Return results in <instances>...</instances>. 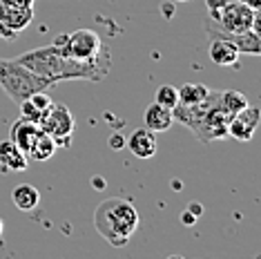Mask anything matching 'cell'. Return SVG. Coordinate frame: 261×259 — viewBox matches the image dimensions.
<instances>
[{
  "mask_svg": "<svg viewBox=\"0 0 261 259\" xmlns=\"http://www.w3.org/2000/svg\"><path fill=\"white\" fill-rule=\"evenodd\" d=\"M56 150H58L56 141L51 139L47 132H43V130H40L36 141H34V145H32V150H29V157H32L34 161H47V159L54 157Z\"/></svg>",
  "mask_w": 261,
  "mask_h": 259,
  "instance_id": "obj_16",
  "label": "cell"
},
{
  "mask_svg": "<svg viewBox=\"0 0 261 259\" xmlns=\"http://www.w3.org/2000/svg\"><path fill=\"white\" fill-rule=\"evenodd\" d=\"M3 232H5V223H3V219H0V239H3ZM3 244V241H0Z\"/></svg>",
  "mask_w": 261,
  "mask_h": 259,
  "instance_id": "obj_26",
  "label": "cell"
},
{
  "mask_svg": "<svg viewBox=\"0 0 261 259\" xmlns=\"http://www.w3.org/2000/svg\"><path fill=\"white\" fill-rule=\"evenodd\" d=\"M20 65H25L29 72L43 76V79L51 81V83H61V81H72V79H83V81H92L98 83L105 76L110 74L112 65L103 63H83L76 61L63 49V45L54 38V43L47 47H38V49H29L25 54H20L18 58Z\"/></svg>",
  "mask_w": 261,
  "mask_h": 259,
  "instance_id": "obj_1",
  "label": "cell"
},
{
  "mask_svg": "<svg viewBox=\"0 0 261 259\" xmlns=\"http://www.w3.org/2000/svg\"><path fill=\"white\" fill-rule=\"evenodd\" d=\"M38 132H40L38 123L27 121V119H22L20 116V119L16 121L14 125H11V130H9V141L29 157V150H32V145H34V141H36Z\"/></svg>",
  "mask_w": 261,
  "mask_h": 259,
  "instance_id": "obj_12",
  "label": "cell"
},
{
  "mask_svg": "<svg viewBox=\"0 0 261 259\" xmlns=\"http://www.w3.org/2000/svg\"><path fill=\"white\" fill-rule=\"evenodd\" d=\"M188 213H192V215H194V217H197V219H199V217H201V213H203V208H201V203H199V201H192V203L188 205Z\"/></svg>",
  "mask_w": 261,
  "mask_h": 259,
  "instance_id": "obj_23",
  "label": "cell"
},
{
  "mask_svg": "<svg viewBox=\"0 0 261 259\" xmlns=\"http://www.w3.org/2000/svg\"><path fill=\"white\" fill-rule=\"evenodd\" d=\"M219 92L207 94V98H203L197 105H176L172 110L174 121L183 123L186 127H190L194 132L201 143H210V141H221L228 139V123L230 116L219 108L217 101Z\"/></svg>",
  "mask_w": 261,
  "mask_h": 259,
  "instance_id": "obj_2",
  "label": "cell"
},
{
  "mask_svg": "<svg viewBox=\"0 0 261 259\" xmlns=\"http://www.w3.org/2000/svg\"><path fill=\"white\" fill-rule=\"evenodd\" d=\"M257 11L248 7L241 0H223L221 5L207 9V18L205 25L219 29V32H230V34H241L252 29L254 18H257Z\"/></svg>",
  "mask_w": 261,
  "mask_h": 259,
  "instance_id": "obj_6",
  "label": "cell"
},
{
  "mask_svg": "<svg viewBox=\"0 0 261 259\" xmlns=\"http://www.w3.org/2000/svg\"><path fill=\"white\" fill-rule=\"evenodd\" d=\"M96 232L114 248H123L139 230V213L125 199H105L94 213Z\"/></svg>",
  "mask_w": 261,
  "mask_h": 259,
  "instance_id": "obj_3",
  "label": "cell"
},
{
  "mask_svg": "<svg viewBox=\"0 0 261 259\" xmlns=\"http://www.w3.org/2000/svg\"><path fill=\"white\" fill-rule=\"evenodd\" d=\"M241 3H246L252 9H261V0H241Z\"/></svg>",
  "mask_w": 261,
  "mask_h": 259,
  "instance_id": "obj_24",
  "label": "cell"
},
{
  "mask_svg": "<svg viewBox=\"0 0 261 259\" xmlns=\"http://www.w3.org/2000/svg\"><path fill=\"white\" fill-rule=\"evenodd\" d=\"M103 188H105V179H98L96 176V179H94V190H103Z\"/></svg>",
  "mask_w": 261,
  "mask_h": 259,
  "instance_id": "obj_25",
  "label": "cell"
},
{
  "mask_svg": "<svg viewBox=\"0 0 261 259\" xmlns=\"http://www.w3.org/2000/svg\"><path fill=\"white\" fill-rule=\"evenodd\" d=\"M54 85L51 81L43 79V76L29 72L25 65H20L14 58H0V87L14 103L25 101L27 96L36 92H45Z\"/></svg>",
  "mask_w": 261,
  "mask_h": 259,
  "instance_id": "obj_4",
  "label": "cell"
},
{
  "mask_svg": "<svg viewBox=\"0 0 261 259\" xmlns=\"http://www.w3.org/2000/svg\"><path fill=\"white\" fill-rule=\"evenodd\" d=\"M11 199H14V205L22 213H34V210L40 205V192L38 188H34L32 184H20L14 188L11 192Z\"/></svg>",
  "mask_w": 261,
  "mask_h": 259,
  "instance_id": "obj_15",
  "label": "cell"
},
{
  "mask_svg": "<svg viewBox=\"0 0 261 259\" xmlns=\"http://www.w3.org/2000/svg\"><path fill=\"white\" fill-rule=\"evenodd\" d=\"M181 223H183L186 228H190V226H194V223H197V217L186 210V213H181Z\"/></svg>",
  "mask_w": 261,
  "mask_h": 259,
  "instance_id": "obj_22",
  "label": "cell"
},
{
  "mask_svg": "<svg viewBox=\"0 0 261 259\" xmlns=\"http://www.w3.org/2000/svg\"><path fill=\"white\" fill-rule=\"evenodd\" d=\"M154 101L165 105V108L174 110L176 105H179V90H176L174 85H161L154 94Z\"/></svg>",
  "mask_w": 261,
  "mask_h": 259,
  "instance_id": "obj_19",
  "label": "cell"
},
{
  "mask_svg": "<svg viewBox=\"0 0 261 259\" xmlns=\"http://www.w3.org/2000/svg\"><path fill=\"white\" fill-rule=\"evenodd\" d=\"M176 3H186V0H176Z\"/></svg>",
  "mask_w": 261,
  "mask_h": 259,
  "instance_id": "obj_27",
  "label": "cell"
},
{
  "mask_svg": "<svg viewBox=\"0 0 261 259\" xmlns=\"http://www.w3.org/2000/svg\"><path fill=\"white\" fill-rule=\"evenodd\" d=\"M29 166V157L18 150L9 139L0 141V170L3 172H25Z\"/></svg>",
  "mask_w": 261,
  "mask_h": 259,
  "instance_id": "obj_13",
  "label": "cell"
},
{
  "mask_svg": "<svg viewBox=\"0 0 261 259\" xmlns=\"http://www.w3.org/2000/svg\"><path fill=\"white\" fill-rule=\"evenodd\" d=\"M56 40L63 45V49L67 51L72 58L83 63H103L112 65V54L108 45L100 40V36L94 29H76L72 34H61Z\"/></svg>",
  "mask_w": 261,
  "mask_h": 259,
  "instance_id": "obj_5",
  "label": "cell"
},
{
  "mask_svg": "<svg viewBox=\"0 0 261 259\" xmlns=\"http://www.w3.org/2000/svg\"><path fill=\"white\" fill-rule=\"evenodd\" d=\"M261 112L252 105H246L243 110H239L228 123V137H232L237 141H250L254 137V130L259 127Z\"/></svg>",
  "mask_w": 261,
  "mask_h": 259,
  "instance_id": "obj_8",
  "label": "cell"
},
{
  "mask_svg": "<svg viewBox=\"0 0 261 259\" xmlns=\"http://www.w3.org/2000/svg\"><path fill=\"white\" fill-rule=\"evenodd\" d=\"M217 101H219V108H221L225 114L232 119V116L237 114L239 110H243L248 105V98H246V94H241V92H234V90H225V92H219V96H217Z\"/></svg>",
  "mask_w": 261,
  "mask_h": 259,
  "instance_id": "obj_17",
  "label": "cell"
},
{
  "mask_svg": "<svg viewBox=\"0 0 261 259\" xmlns=\"http://www.w3.org/2000/svg\"><path fill=\"white\" fill-rule=\"evenodd\" d=\"M210 45H207V51H210L212 63H217L219 67H237V61H239L241 51L225 38L219 36H207Z\"/></svg>",
  "mask_w": 261,
  "mask_h": 259,
  "instance_id": "obj_11",
  "label": "cell"
},
{
  "mask_svg": "<svg viewBox=\"0 0 261 259\" xmlns=\"http://www.w3.org/2000/svg\"><path fill=\"white\" fill-rule=\"evenodd\" d=\"M143 121H145V127L152 130V132H165V130H170L172 123H174V114H172L170 108L154 101L147 105Z\"/></svg>",
  "mask_w": 261,
  "mask_h": 259,
  "instance_id": "obj_14",
  "label": "cell"
},
{
  "mask_svg": "<svg viewBox=\"0 0 261 259\" xmlns=\"http://www.w3.org/2000/svg\"><path fill=\"white\" fill-rule=\"evenodd\" d=\"M125 145L136 159H152L156 154V139H154L152 130L147 127H136L125 139Z\"/></svg>",
  "mask_w": 261,
  "mask_h": 259,
  "instance_id": "obj_10",
  "label": "cell"
},
{
  "mask_svg": "<svg viewBox=\"0 0 261 259\" xmlns=\"http://www.w3.org/2000/svg\"><path fill=\"white\" fill-rule=\"evenodd\" d=\"M205 34L207 36H219V38L230 40L241 54H250V56L261 54V36L254 29H248V32H241V34H230V32H219V29L205 25Z\"/></svg>",
  "mask_w": 261,
  "mask_h": 259,
  "instance_id": "obj_9",
  "label": "cell"
},
{
  "mask_svg": "<svg viewBox=\"0 0 261 259\" xmlns=\"http://www.w3.org/2000/svg\"><path fill=\"white\" fill-rule=\"evenodd\" d=\"M176 90H179V105H197L210 94V87L201 83H186Z\"/></svg>",
  "mask_w": 261,
  "mask_h": 259,
  "instance_id": "obj_18",
  "label": "cell"
},
{
  "mask_svg": "<svg viewBox=\"0 0 261 259\" xmlns=\"http://www.w3.org/2000/svg\"><path fill=\"white\" fill-rule=\"evenodd\" d=\"M123 145H125V139H123V134H112V137H110V148L112 150H121L123 148Z\"/></svg>",
  "mask_w": 261,
  "mask_h": 259,
  "instance_id": "obj_20",
  "label": "cell"
},
{
  "mask_svg": "<svg viewBox=\"0 0 261 259\" xmlns=\"http://www.w3.org/2000/svg\"><path fill=\"white\" fill-rule=\"evenodd\" d=\"M0 38H3V40H14L16 38V32L11 27L5 25V22H0Z\"/></svg>",
  "mask_w": 261,
  "mask_h": 259,
  "instance_id": "obj_21",
  "label": "cell"
},
{
  "mask_svg": "<svg viewBox=\"0 0 261 259\" xmlns=\"http://www.w3.org/2000/svg\"><path fill=\"white\" fill-rule=\"evenodd\" d=\"M38 125L43 132H47L51 139L56 141L58 148H65V145H72V134H74V116L72 110L67 105L61 103H51L49 108L45 110V114L40 116Z\"/></svg>",
  "mask_w": 261,
  "mask_h": 259,
  "instance_id": "obj_7",
  "label": "cell"
}]
</instances>
